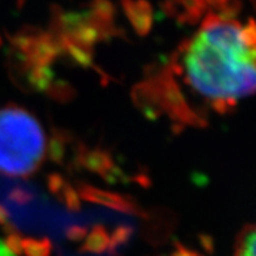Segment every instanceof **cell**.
<instances>
[{"label": "cell", "instance_id": "5b68a950", "mask_svg": "<svg viewBox=\"0 0 256 256\" xmlns=\"http://www.w3.org/2000/svg\"><path fill=\"white\" fill-rule=\"evenodd\" d=\"M76 190H78L81 200L106 206V208H110L119 213H124V214H128V216L148 218V213L145 212L144 209L138 206L131 196H126L118 194V192L97 188L94 186L85 184V183H80Z\"/></svg>", "mask_w": 256, "mask_h": 256}, {"label": "cell", "instance_id": "cb8c5ba5", "mask_svg": "<svg viewBox=\"0 0 256 256\" xmlns=\"http://www.w3.org/2000/svg\"><path fill=\"white\" fill-rule=\"evenodd\" d=\"M0 256H14V254L8 251V248L6 247L4 242H2V240H0Z\"/></svg>", "mask_w": 256, "mask_h": 256}, {"label": "cell", "instance_id": "9c48e42d", "mask_svg": "<svg viewBox=\"0 0 256 256\" xmlns=\"http://www.w3.org/2000/svg\"><path fill=\"white\" fill-rule=\"evenodd\" d=\"M110 247V232L104 225H96L92 228L88 236L81 244V254H92V255H102L108 252Z\"/></svg>", "mask_w": 256, "mask_h": 256}, {"label": "cell", "instance_id": "7c38bea8", "mask_svg": "<svg viewBox=\"0 0 256 256\" xmlns=\"http://www.w3.org/2000/svg\"><path fill=\"white\" fill-rule=\"evenodd\" d=\"M236 256H255V226L246 225L236 240Z\"/></svg>", "mask_w": 256, "mask_h": 256}, {"label": "cell", "instance_id": "ac0fdd59", "mask_svg": "<svg viewBox=\"0 0 256 256\" xmlns=\"http://www.w3.org/2000/svg\"><path fill=\"white\" fill-rule=\"evenodd\" d=\"M22 238H24V236H21L17 230L7 232L4 244H6V247L8 248V251L14 254V256L22 255Z\"/></svg>", "mask_w": 256, "mask_h": 256}, {"label": "cell", "instance_id": "30bf717a", "mask_svg": "<svg viewBox=\"0 0 256 256\" xmlns=\"http://www.w3.org/2000/svg\"><path fill=\"white\" fill-rule=\"evenodd\" d=\"M70 144H71V136H68L67 132L54 128L46 148V154L48 156L50 161L63 165L67 157V149Z\"/></svg>", "mask_w": 256, "mask_h": 256}, {"label": "cell", "instance_id": "7402d4cb", "mask_svg": "<svg viewBox=\"0 0 256 256\" xmlns=\"http://www.w3.org/2000/svg\"><path fill=\"white\" fill-rule=\"evenodd\" d=\"M170 256H202V255H200L199 252H196V251H194V250L187 248L186 246H183V244L176 242V250H174V252H172Z\"/></svg>", "mask_w": 256, "mask_h": 256}, {"label": "cell", "instance_id": "277c9868", "mask_svg": "<svg viewBox=\"0 0 256 256\" xmlns=\"http://www.w3.org/2000/svg\"><path fill=\"white\" fill-rule=\"evenodd\" d=\"M74 164L78 168H82L88 172L98 174L112 184L126 182L128 179L124 172H122V168L115 165L112 156L106 149H89L86 145L78 144L74 150Z\"/></svg>", "mask_w": 256, "mask_h": 256}, {"label": "cell", "instance_id": "e0dca14e", "mask_svg": "<svg viewBox=\"0 0 256 256\" xmlns=\"http://www.w3.org/2000/svg\"><path fill=\"white\" fill-rule=\"evenodd\" d=\"M59 200H60V202H63L64 206H66V208H67L68 210H71V212H80L81 208H82L78 190L74 188V186L70 184V183L66 186V188H64L63 192L60 194Z\"/></svg>", "mask_w": 256, "mask_h": 256}, {"label": "cell", "instance_id": "d6986e66", "mask_svg": "<svg viewBox=\"0 0 256 256\" xmlns=\"http://www.w3.org/2000/svg\"><path fill=\"white\" fill-rule=\"evenodd\" d=\"M68 184V180L64 176H62L58 172H52L48 176V191L52 194L54 196H56L59 199V196L63 192V190L66 188V186Z\"/></svg>", "mask_w": 256, "mask_h": 256}, {"label": "cell", "instance_id": "6da1fadb", "mask_svg": "<svg viewBox=\"0 0 256 256\" xmlns=\"http://www.w3.org/2000/svg\"><path fill=\"white\" fill-rule=\"evenodd\" d=\"M168 68L184 74L217 114H229L238 100L255 92V48L246 44L240 21L216 12L202 18L199 33L180 44Z\"/></svg>", "mask_w": 256, "mask_h": 256}, {"label": "cell", "instance_id": "603a6c76", "mask_svg": "<svg viewBox=\"0 0 256 256\" xmlns=\"http://www.w3.org/2000/svg\"><path fill=\"white\" fill-rule=\"evenodd\" d=\"M200 238H202L200 240H202V246L206 247V251H209V252H210V251L213 250V247H214V243H213L212 238H210V236H202Z\"/></svg>", "mask_w": 256, "mask_h": 256}, {"label": "cell", "instance_id": "2e32d148", "mask_svg": "<svg viewBox=\"0 0 256 256\" xmlns=\"http://www.w3.org/2000/svg\"><path fill=\"white\" fill-rule=\"evenodd\" d=\"M34 198L36 196H34L33 192L30 190L22 187V186H14L7 194L8 202L17 206H25L28 204H30L34 200Z\"/></svg>", "mask_w": 256, "mask_h": 256}, {"label": "cell", "instance_id": "7a4b0ae2", "mask_svg": "<svg viewBox=\"0 0 256 256\" xmlns=\"http://www.w3.org/2000/svg\"><path fill=\"white\" fill-rule=\"evenodd\" d=\"M46 156V136L30 112L17 106L0 108V174L30 176Z\"/></svg>", "mask_w": 256, "mask_h": 256}, {"label": "cell", "instance_id": "8992f818", "mask_svg": "<svg viewBox=\"0 0 256 256\" xmlns=\"http://www.w3.org/2000/svg\"><path fill=\"white\" fill-rule=\"evenodd\" d=\"M131 98L142 114L150 120H156L165 115L161 108L158 92L150 78L138 82L132 88Z\"/></svg>", "mask_w": 256, "mask_h": 256}, {"label": "cell", "instance_id": "8fae6325", "mask_svg": "<svg viewBox=\"0 0 256 256\" xmlns=\"http://www.w3.org/2000/svg\"><path fill=\"white\" fill-rule=\"evenodd\" d=\"M25 74L32 88L42 93L48 90L51 82L54 81V72L51 71L50 67H32L25 71Z\"/></svg>", "mask_w": 256, "mask_h": 256}, {"label": "cell", "instance_id": "ffe728a7", "mask_svg": "<svg viewBox=\"0 0 256 256\" xmlns=\"http://www.w3.org/2000/svg\"><path fill=\"white\" fill-rule=\"evenodd\" d=\"M88 228H85V226L81 225H70L66 229L64 234H66V238H67L70 242L78 243V242H82V240L86 238L88 236Z\"/></svg>", "mask_w": 256, "mask_h": 256}, {"label": "cell", "instance_id": "44dd1931", "mask_svg": "<svg viewBox=\"0 0 256 256\" xmlns=\"http://www.w3.org/2000/svg\"><path fill=\"white\" fill-rule=\"evenodd\" d=\"M0 226L4 228V230L7 232L16 230V228L12 225V222H10V210H8L7 206H3L2 202H0Z\"/></svg>", "mask_w": 256, "mask_h": 256}, {"label": "cell", "instance_id": "52a82bcc", "mask_svg": "<svg viewBox=\"0 0 256 256\" xmlns=\"http://www.w3.org/2000/svg\"><path fill=\"white\" fill-rule=\"evenodd\" d=\"M123 8L136 33L142 37L152 30V7L146 0H123Z\"/></svg>", "mask_w": 256, "mask_h": 256}, {"label": "cell", "instance_id": "ba28073f", "mask_svg": "<svg viewBox=\"0 0 256 256\" xmlns=\"http://www.w3.org/2000/svg\"><path fill=\"white\" fill-rule=\"evenodd\" d=\"M206 10V0H170L166 4L168 14L176 16L183 24H198Z\"/></svg>", "mask_w": 256, "mask_h": 256}, {"label": "cell", "instance_id": "9a60e30c", "mask_svg": "<svg viewBox=\"0 0 256 256\" xmlns=\"http://www.w3.org/2000/svg\"><path fill=\"white\" fill-rule=\"evenodd\" d=\"M44 93L59 104H67L76 97V90L74 86L64 80L52 81Z\"/></svg>", "mask_w": 256, "mask_h": 256}, {"label": "cell", "instance_id": "5bb4252c", "mask_svg": "<svg viewBox=\"0 0 256 256\" xmlns=\"http://www.w3.org/2000/svg\"><path fill=\"white\" fill-rule=\"evenodd\" d=\"M134 236V228L130 225H119L115 228L110 234V247H108V255L116 256L119 254V250L131 240Z\"/></svg>", "mask_w": 256, "mask_h": 256}, {"label": "cell", "instance_id": "3957f363", "mask_svg": "<svg viewBox=\"0 0 256 256\" xmlns=\"http://www.w3.org/2000/svg\"><path fill=\"white\" fill-rule=\"evenodd\" d=\"M149 78H152L158 92L164 114H168L172 119L176 131H182L184 127H206L208 120L204 115L190 108L168 66L150 74Z\"/></svg>", "mask_w": 256, "mask_h": 256}, {"label": "cell", "instance_id": "4fadbf2b", "mask_svg": "<svg viewBox=\"0 0 256 256\" xmlns=\"http://www.w3.org/2000/svg\"><path fill=\"white\" fill-rule=\"evenodd\" d=\"M52 243L48 238H22V254L25 256H51Z\"/></svg>", "mask_w": 256, "mask_h": 256}]
</instances>
